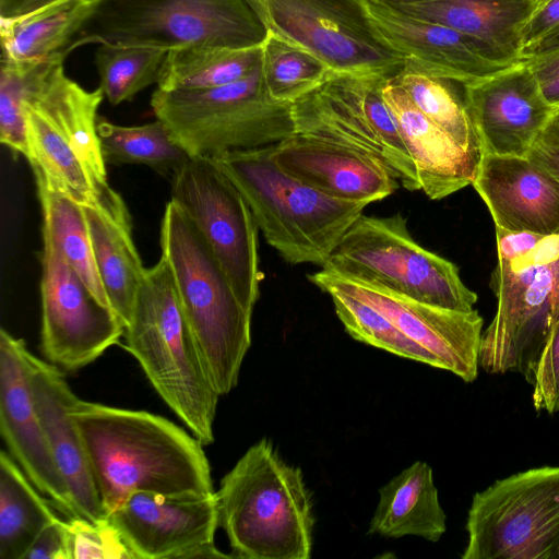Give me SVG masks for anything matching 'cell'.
Wrapping results in <instances>:
<instances>
[{"label":"cell","mask_w":559,"mask_h":559,"mask_svg":"<svg viewBox=\"0 0 559 559\" xmlns=\"http://www.w3.org/2000/svg\"><path fill=\"white\" fill-rule=\"evenodd\" d=\"M126 348L153 388L203 445L214 441L219 393L164 257L145 273L124 330Z\"/></svg>","instance_id":"2"},{"label":"cell","mask_w":559,"mask_h":559,"mask_svg":"<svg viewBox=\"0 0 559 559\" xmlns=\"http://www.w3.org/2000/svg\"><path fill=\"white\" fill-rule=\"evenodd\" d=\"M262 45L229 48L198 44L167 51L157 87L205 90L240 81L261 67Z\"/></svg>","instance_id":"30"},{"label":"cell","mask_w":559,"mask_h":559,"mask_svg":"<svg viewBox=\"0 0 559 559\" xmlns=\"http://www.w3.org/2000/svg\"><path fill=\"white\" fill-rule=\"evenodd\" d=\"M489 287L497 310L483 331L479 367L491 374L518 372L527 380L559 321V235L530 251L498 258Z\"/></svg>","instance_id":"8"},{"label":"cell","mask_w":559,"mask_h":559,"mask_svg":"<svg viewBox=\"0 0 559 559\" xmlns=\"http://www.w3.org/2000/svg\"><path fill=\"white\" fill-rule=\"evenodd\" d=\"M166 53L151 47L99 45L94 63L104 96L111 105H119L157 84Z\"/></svg>","instance_id":"37"},{"label":"cell","mask_w":559,"mask_h":559,"mask_svg":"<svg viewBox=\"0 0 559 559\" xmlns=\"http://www.w3.org/2000/svg\"><path fill=\"white\" fill-rule=\"evenodd\" d=\"M107 516L134 559L179 558L191 547L213 543L218 526L215 492L136 491Z\"/></svg>","instance_id":"17"},{"label":"cell","mask_w":559,"mask_h":559,"mask_svg":"<svg viewBox=\"0 0 559 559\" xmlns=\"http://www.w3.org/2000/svg\"><path fill=\"white\" fill-rule=\"evenodd\" d=\"M66 58L60 52L53 56L24 105L43 114L68 140L96 180L109 186L97 133V110L104 93L100 87L86 91L68 78L63 69Z\"/></svg>","instance_id":"25"},{"label":"cell","mask_w":559,"mask_h":559,"mask_svg":"<svg viewBox=\"0 0 559 559\" xmlns=\"http://www.w3.org/2000/svg\"><path fill=\"white\" fill-rule=\"evenodd\" d=\"M273 147L213 158L243 197L266 242L286 262L323 266L370 203L333 198L299 181L275 163Z\"/></svg>","instance_id":"4"},{"label":"cell","mask_w":559,"mask_h":559,"mask_svg":"<svg viewBox=\"0 0 559 559\" xmlns=\"http://www.w3.org/2000/svg\"><path fill=\"white\" fill-rule=\"evenodd\" d=\"M23 338L0 331V432L12 457L33 485L64 514L79 516L58 469L38 415Z\"/></svg>","instance_id":"16"},{"label":"cell","mask_w":559,"mask_h":559,"mask_svg":"<svg viewBox=\"0 0 559 559\" xmlns=\"http://www.w3.org/2000/svg\"><path fill=\"white\" fill-rule=\"evenodd\" d=\"M159 242L210 376L225 395L237 385L251 345L252 312L237 298L204 236L173 200L164 211Z\"/></svg>","instance_id":"5"},{"label":"cell","mask_w":559,"mask_h":559,"mask_svg":"<svg viewBox=\"0 0 559 559\" xmlns=\"http://www.w3.org/2000/svg\"><path fill=\"white\" fill-rule=\"evenodd\" d=\"M267 29L246 0H90L61 53L84 45L169 51L198 45L261 46Z\"/></svg>","instance_id":"6"},{"label":"cell","mask_w":559,"mask_h":559,"mask_svg":"<svg viewBox=\"0 0 559 559\" xmlns=\"http://www.w3.org/2000/svg\"><path fill=\"white\" fill-rule=\"evenodd\" d=\"M97 133L104 160L109 164L145 165L173 176L190 156L158 119L127 127L98 118Z\"/></svg>","instance_id":"33"},{"label":"cell","mask_w":559,"mask_h":559,"mask_svg":"<svg viewBox=\"0 0 559 559\" xmlns=\"http://www.w3.org/2000/svg\"><path fill=\"white\" fill-rule=\"evenodd\" d=\"M382 95L414 162L420 190L429 199H443L473 183L479 158L424 115L392 78L384 81Z\"/></svg>","instance_id":"24"},{"label":"cell","mask_w":559,"mask_h":559,"mask_svg":"<svg viewBox=\"0 0 559 559\" xmlns=\"http://www.w3.org/2000/svg\"><path fill=\"white\" fill-rule=\"evenodd\" d=\"M43 240L41 353L60 369L75 371L117 344L126 325L97 299L52 240L45 235Z\"/></svg>","instance_id":"14"},{"label":"cell","mask_w":559,"mask_h":559,"mask_svg":"<svg viewBox=\"0 0 559 559\" xmlns=\"http://www.w3.org/2000/svg\"><path fill=\"white\" fill-rule=\"evenodd\" d=\"M27 159L34 176L83 206H96L115 216L129 212L121 197L100 185L62 133L38 110L24 105Z\"/></svg>","instance_id":"26"},{"label":"cell","mask_w":559,"mask_h":559,"mask_svg":"<svg viewBox=\"0 0 559 559\" xmlns=\"http://www.w3.org/2000/svg\"><path fill=\"white\" fill-rule=\"evenodd\" d=\"M322 267L445 309L471 311L477 301L457 266L419 246L400 213L361 214Z\"/></svg>","instance_id":"9"},{"label":"cell","mask_w":559,"mask_h":559,"mask_svg":"<svg viewBox=\"0 0 559 559\" xmlns=\"http://www.w3.org/2000/svg\"><path fill=\"white\" fill-rule=\"evenodd\" d=\"M544 95L545 99L552 106L559 107V46L523 60Z\"/></svg>","instance_id":"43"},{"label":"cell","mask_w":559,"mask_h":559,"mask_svg":"<svg viewBox=\"0 0 559 559\" xmlns=\"http://www.w3.org/2000/svg\"><path fill=\"white\" fill-rule=\"evenodd\" d=\"M319 288L331 296L338 319L356 341L442 369L432 353L406 336L372 306L332 286Z\"/></svg>","instance_id":"36"},{"label":"cell","mask_w":559,"mask_h":559,"mask_svg":"<svg viewBox=\"0 0 559 559\" xmlns=\"http://www.w3.org/2000/svg\"><path fill=\"white\" fill-rule=\"evenodd\" d=\"M463 559H559V466L531 468L474 495Z\"/></svg>","instance_id":"10"},{"label":"cell","mask_w":559,"mask_h":559,"mask_svg":"<svg viewBox=\"0 0 559 559\" xmlns=\"http://www.w3.org/2000/svg\"><path fill=\"white\" fill-rule=\"evenodd\" d=\"M369 533L399 538L406 535L436 543L447 531L430 466L417 461L379 490Z\"/></svg>","instance_id":"27"},{"label":"cell","mask_w":559,"mask_h":559,"mask_svg":"<svg viewBox=\"0 0 559 559\" xmlns=\"http://www.w3.org/2000/svg\"><path fill=\"white\" fill-rule=\"evenodd\" d=\"M483 155L527 156L552 107L524 61L464 85Z\"/></svg>","instance_id":"18"},{"label":"cell","mask_w":559,"mask_h":559,"mask_svg":"<svg viewBox=\"0 0 559 559\" xmlns=\"http://www.w3.org/2000/svg\"><path fill=\"white\" fill-rule=\"evenodd\" d=\"M4 450L0 452V559H23L37 535L59 519L56 504Z\"/></svg>","instance_id":"29"},{"label":"cell","mask_w":559,"mask_h":559,"mask_svg":"<svg viewBox=\"0 0 559 559\" xmlns=\"http://www.w3.org/2000/svg\"><path fill=\"white\" fill-rule=\"evenodd\" d=\"M292 105L270 98L261 67L247 78L205 90L156 88L151 106L190 156L273 145L295 133Z\"/></svg>","instance_id":"7"},{"label":"cell","mask_w":559,"mask_h":559,"mask_svg":"<svg viewBox=\"0 0 559 559\" xmlns=\"http://www.w3.org/2000/svg\"><path fill=\"white\" fill-rule=\"evenodd\" d=\"M23 559H72L66 521L48 524L35 538Z\"/></svg>","instance_id":"42"},{"label":"cell","mask_w":559,"mask_h":559,"mask_svg":"<svg viewBox=\"0 0 559 559\" xmlns=\"http://www.w3.org/2000/svg\"><path fill=\"white\" fill-rule=\"evenodd\" d=\"M392 79L424 115L463 150L481 158L480 142L467 110L463 84L430 75L407 63Z\"/></svg>","instance_id":"32"},{"label":"cell","mask_w":559,"mask_h":559,"mask_svg":"<svg viewBox=\"0 0 559 559\" xmlns=\"http://www.w3.org/2000/svg\"><path fill=\"white\" fill-rule=\"evenodd\" d=\"M261 71L271 99L293 104L334 72L322 59L270 31L262 44Z\"/></svg>","instance_id":"34"},{"label":"cell","mask_w":559,"mask_h":559,"mask_svg":"<svg viewBox=\"0 0 559 559\" xmlns=\"http://www.w3.org/2000/svg\"><path fill=\"white\" fill-rule=\"evenodd\" d=\"M35 405L47 441L73 499L79 516L92 522L107 518L88 460L70 409L78 396L61 369L34 356H27Z\"/></svg>","instance_id":"22"},{"label":"cell","mask_w":559,"mask_h":559,"mask_svg":"<svg viewBox=\"0 0 559 559\" xmlns=\"http://www.w3.org/2000/svg\"><path fill=\"white\" fill-rule=\"evenodd\" d=\"M234 556H228L222 551H219L213 543H204L197 545L194 547L189 548L185 552L180 555L179 558L190 559V558H229Z\"/></svg>","instance_id":"47"},{"label":"cell","mask_w":559,"mask_h":559,"mask_svg":"<svg viewBox=\"0 0 559 559\" xmlns=\"http://www.w3.org/2000/svg\"><path fill=\"white\" fill-rule=\"evenodd\" d=\"M53 55L33 61L0 62V142L25 157L28 144L24 103Z\"/></svg>","instance_id":"38"},{"label":"cell","mask_w":559,"mask_h":559,"mask_svg":"<svg viewBox=\"0 0 559 559\" xmlns=\"http://www.w3.org/2000/svg\"><path fill=\"white\" fill-rule=\"evenodd\" d=\"M43 211V235L49 237L86 286L106 306L109 300L100 281L84 206L35 176Z\"/></svg>","instance_id":"31"},{"label":"cell","mask_w":559,"mask_h":559,"mask_svg":"<svg viewBox=\"0 0 559 559\" xmlns=\"http://www.w3.org/2000/svg\"><path fill=\"white\" fill-rule=\"evenodd\" d=\"M367 4L383 39L404 63L425 73L467 85L513 66L493 59L476 41L452 28L408 17L369 0Z\"/></svg>","instance_id":"21"},{"label":"cell","mask_w":559,"mask_h":559,"mask_svg":"<svg viewBox=\"0 0 559 559\" xmlns=\"http://www.w3.org/2000/svg\"><path fill=\"white\" fill-rule=\"evenodd\" d=\"M267 31L334 72L392 78L404 58L378 32L367 0H246Z\"/></svg>","instance_id":"12"},{"label":"cell","mask_w":559,"mask_h":559,"mask_svg":"<svg viewBox=\"0 0 559 559\" xmlns=\"http://www.w3.org/2000/svg\"><path fill=\"white\" fill-rule=\"evenodd\" d=\"M544 236L527 231H509L496 227L497 255L512 259L533 249Z\"/></svg>","instance_id":"46"},{"label":"cell","mask_w":559,"mask_h":559,"mask_svg":"<svg viewBox=\"0 0 559 559\" xmlns=\"http://www.w3.org/2000/svg\"><path fill=\"white\" fill-rule=\"evenodd\" d=\"M66 523L72 559H134L108 516L96 522L72 516Z\"/></svg>","instance_id":"39"},{"label":"cell","mask_w":559,"mask_h":559,"mask_svg":"<svg viewBox=\"0 0 559 559\" xmlns=\"http://www.w3.org/2000/svg\"><path fill=\"white\" fill-rule=\"evenodd\" d=\"M408 17L452 28L493 59L522 61L521 31L537 0H369Z\"/></svg>","instance_id":"23"},{"label":"cell","mask_w":559,"mask_h":559,"mask_svg":"<svg viewBox=\"0 0 559 559\" xmlns=\"http://www.w3.org/2000/svg\"><path fill=\"white\" fill-rule=\"evenodd\" d=\"M96 267L110 307L128 324L145 269L134 246L130 215L84 206Z\"/></svg>","instance_id":"28"},{"label":"cell","mask_w":559,"mask_h":559,"mask_svg":"<svg viewBox=\"0 0 559 559\" xmlns=\"http://www.w3.org/2000/svg\"><path fill=\"white\" fill-rule=\"evenodd\" d=\"M70 414L108 515L131 493H212L203 444L167 418L83 401Z\"/></svg>","instance_id":"1"},{"label":"cell","mask_w":559,"mask_h":559,"mask_svg":"<svg viewBox=\"0 0 559 559\" xmlns=\"http://www.w3.org/2000/svg\"><path fill=\"white\" fill-rule=\"evenodd\" d=\"M559 45V0H537L521 31V58Z\"/></svg>","instance_id":"41"},{"label":"cell","mask_w":559,"mask_h":559,"mask_svg":"<svg viewBox=\"0 0 559 559\" xmlns=\"http://www.w3.org/2000/svg\"><path fill=\"white\" fill-rule=\"evenodd\" d=\"M211 246L237 298L250 312L259 298L258 225L243 197L213 157L189 156L171 179V199Z\"/></svg>","instance_id":"13"},{"label":"cell","mask_w":559,"mask_h":559,"mask_svg":"<svg viewBox=\"0 0 559 559\" xmlns=\"http://www.w3.org/2000/svg\"><path fill=\"white\" fill-rule=\"evenodd\" d=\"M88 1L71 2L0 27L1 59L33 61L60 52Z\"/></svg>","instance_id":"35"},{"label":"cell","mask_w":559,"mask_h":559,"mask_svg":"<svg viewBox=\"0 0 559 559\" xmlns=\"http://www.w3.org/2000/svg\"><path fill=\"white\" fill-rule=\"evenodd\" d=\"M317 287L332 286L372 306L406 336L432 353L465 382L478 376L484 320L477 310L457 311L432 306L389 288L322 267L309 274Z\"/></svg>","instance_id":"15"},{"label":"cell","mask_w":559,"mask_h":559,"mask_svg":"<svg viewBox=\"0 0 559 559\" xmlns=\"http://www.w3.org/2000/svg\"><path fill=\"white\" fill-rule=\"evenodd\" d=\"M76 1L84 0H0V27Z\"/></svg>","instance_id":"45"},{"label":"cell","mask_w":559,"mask_h":559,"mask_svg":"<svg viewBox=\"0 0 559 559\" xmlns=\"http://www.w3.org/2000/svg\"><path fill=\"white\" fill-rule=\"evenodd\" d=\"M221 526L234 556L308 559L314 518L300 468L262 439L222 478L215 492Z\"/></svg>","instance_id":"3"},{"label":"cell","mask_w":559,"mask_h":559,"mask_svg":"<svg viewBox=\"0 0 559 559\" xmlns=\"http://www.w3.org/2000/svg\"><path fill=\"white\" fill-rule=\"evenodd\" d=\"M558 46H559V45H558ZM558 46H556V47H558ZM552 48H554V47H552Z\"/></svg>","instance_id":"48"},{"label":"cell","mask_w":559,"mask_h":559,"mask_svg":"<svg viewBox=\"0 0 559 559\" xmlns=\"http://www.w3.org/2000/svg\"><path fill=\"white\" fill-rule=\"evenodd\" d=\"M472 186L496 227L559 235V180L527 156L483 155Z\"/></svg>","instance_id":"20"},{"label":"cell","mask_w":559,"mask_h":559,"mask_svg":"<svg viewBox=\"0 0 559 559\" xmlns=\"http://www.w3.org/2000/svg\"><path fill=\"white\" fill-rule=\"evenodd\" d=\"M272 155L284 171L333 198L371 203L399 188L371 155L320 136L294 133L274 144Z\"/></svg>","instance_id":"19"},{"label":"cell","mask_w":559,"mask_h":559,"mask_svg":"<svg viewBox=\"0 0 559 559\" xmlns=\"http://www.w3.org/2000/svg\"><path fill=\"white\" fill-rule=\"evenodd\" d=\"M527 382L533 386L532 401L536 412H559V321L534 364Z\"/></svg>","instance_id":"40"},{"label":"cell","mask_w":559,"mask_h":559,"mask_svg":"<svg viewBox=\"0 0 559 559\" xmlns=\"http://www.w3.org/2000/svg\"><path fill=\"white\" fill-rule=\"evenodd\" d=\"M386 79L333 72L320 87L293 103L295 133L369 154L404 188L420 190L414 162L382 95Z\"/></svg>","instance_id":"11"},{"label":"cell","mask_w":559,"mask_h":559,"mask_svg":"<svg viewBox=\"0 0 559 559\" xmlns=\"http://www.w3.org/2000/svg\"><path fill=\"white\" fill-rule=\"evenodd\" d=\"M527 157L559 180V107L554 109Z\"/></svg>","instance_id":"44"}]
</instances>
